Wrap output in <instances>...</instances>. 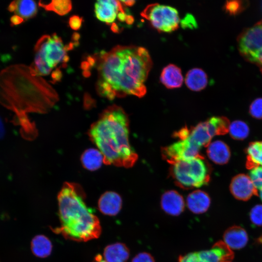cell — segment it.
Segmentation results:
<instances>
[{
    "instance_id": "obj_44",
    "label": "cell",
    "mask_w": 262,
    "mask_h": 262,
    "mask_svg": "<svg viewBox=\"0 0 262 262\" xmlns=\"http://www.w3.org/2000/svg\"><path fill=\"white\" fill-rule=\"evenodd\" d=\"M95 259L96 262H107L105 260L102 259V257L100 254H98L96 255Z\"/></svg>"
},
{
    "instance_id": "obj_47",
    "label": "cell",
    "mask_w": 262,
    "mask_h": 262,
    "mask_svg": "<svg viewBox=\"0 0 262 262\" xmlns=\"http://www.w3.org/2000/svg\"><path fill=\"white\" fill-rule=\"evenodd\" d=\"M260 196L261 197V200H262V190H260Z\"/></svg>"
},
{
    "instance_id": "obj_21",
    "label": "cell",
    "mask_w": 262,
    "mask_h": 262,
    "mask_svg": "<svg viewBox=\"0 0 262 262\" xmlns=\"http://www.w3.org/2000/svg\"><path fill=\"white\" fill-rule=\"evenodd\" d=\"M129 256L128 247L119 242L106 246L103 251L104 258L107 262H127Z\"/></svg>"
},
{
    "instance_id": "obj_19",
    "label": "cell",
    "mask_w": 262,
    "mask_h": 262,
    "mask_svg": "<svg viewBox=\"0 0 262 262\" xmlns=\"http://www.w3.org/2000/svg\"><path fill=\"white\" fill-rule=\"evenodd\" d=\"M207 154L213 163L218 164H227L230 157L229 146L221 140L211 142L207 147Z\"/></svg>"
},
{
    "instance_id": "obj_16",
    "label": "cell",
    "mask_w": 262,
    "mask_h": 262,
    "mask_svg": "<svg viewBox=\"0 0 262 262\" xmlns=\"http://www.w3.org/2000/svg\"><path fill=\"white\" fill-rule=\"evenodd\" d=\"M223 239V242L233 249L244 247L248 240L246 231L239 226H233L228 228L224 233Z\"/></svg>"
},
{
    "instance_id": "obj_29",
    "label": "cell",
    "mask_w": 262,
    "mask_h": 262,
    "mask_svg": "<svg viewBox=\"0 0 262 262\" xmlns=\"http://www.w3.org/2000/svg\"><path fill=\"white\" fill-rule=\"evenodd\" d=\"M97 87L98 93L100 96L106 97L110 100H113L116 97L115 92L107 82L99 80Z\"/></svg>"
},
{
    "instance_id": "obj_43",
    "label": "cell",
    "mask_w": 262,
    "mask_h": 262,
    "mask_svg": "<svg viewBox=\"0 0 262 262\" xmlns=\"http://www.w3.org/2000/svg\"><path fill=\"white\" fill-rule=\"evenodd\" d=\"M125 21L127 24H131L134 21L133 17L131 16L127 15Z\"/></svg>"
},
{
    "instance_id": "obj_30",
    "label": "cell",
    "mask_w": 262,
    "mask_h": 262,
    "mask_svg": "<svg viewBox=\"0 0 262 262\" xmlns=\"http://www.w3.org/2000/svg\"><path fill=\"white\" fill-rule=\"evenodd\" d=\"M249 178L257 189L262 190V166H258L250 169Z\"/></svg>"
},
{
    "instance_id": "obj_37",
    "label": "cell",
    "mask_w": 262,
    "mask_h": 262,
    "mask_svg": "<svg viewBox=\"0 0 262 262\" xmlns=\"http://www.w3.org/2000/svg\"><path fill=\"white\" fill-rule=\"evenodd\" d=\"M97 58L94 56L88 55L87 57V61L91 67L95 66Z\"/></svg>"
},
{
    "instance_id": "obj_23",
    "label": "cell",
    "mask_w": 262,
    "mask_h": 262,
    "mask_svg": "<svg viewBox=\"0 0 262 262\" xmlns=\"http://www.w3.org/2000/svg\"><path fill=\"white\" fill-rule=\"evenodd\" d=\"M81 161L84 168L89 171H95L104 163V158L98 149L90 148L83 152Z\"/></svg>"
},
{
    "instance_id": "obj_2",
    "label": "cell",
    "mask_w": 262,
    "mask_h": 262,
    "mask_svg": "<svg viewBox=\"0 0 262 262\" xmlns=\"http://www.w3.org/2000/svg\"><path fill=\"white\" fill-rule=\"evenodd\" d=\"M48 86L43 79L32 75L29 67L22 64L9 66L0 72V103L15 113L24 126L34 128L27 113H44L53 105L56 101L45 95L58 98L45 94V87Z\"/></svg>"
},
{
    "instance_id": "obj_6",
    "label": "cell",
    "mask_w": 262,
    "mask_h": 262,
    "mask_svg": "<svg viewBox=\"0 0 262 262\" xmlns=\"http://www.w3.org/2000/svg\"><path fill=\"white\" fill-rule=\"evenodd\" d=\"M169 170L175 184L183 189L200 187L210 180L211 167L201 155L172 164Z\"/></svg>"
},
{
    "instance_id": "obj_38",
    "label": "cell",
    "mask_w": 262,
    "mask_h": 262,
    "mask_svg": "<svg viewBox=\"0 0 262 262\" xmlns=\"http://www.w3.org/2000/svg\"><path fill=\"white\" fill-rule=\"evenodd\" d=\"M90 67H91V66H90L89 64L87 62V61H84L81 63V68L83 71L89 70Z\"/></svg>"
},
{
    "instance_id": "obj_10",
    "label": "cell",
    "mask_w": 262,
    "mask_h": 262,
    "mask_svg": "<svg viewBox=\"0 0 262 262\" xmlns=\"http://www.w3.org/2000/svg\"><path fill=\"white\" fill-rule=\"evenodd\" d=\"M229 189L236 199L243 201L249 199L253 196H258L257 189L249 177L244 174L234 176L231 180Z\"/></svg>"
},
{
    "instance_id": "obj_8",
    "label": "cell",
    "mask_w": 262,
    "mask_h": 262,
    "mask_svg": "<svg viewBox=\"0 0 262 262\" xmlns=\"http://www.w3.org/2000/svg\"><path fill=\"white\" fill-rule=\"evenodd\" d=\"M158 31L170 33L177 30L180 19L178 11L170 6L152 3L148 5L141 13Z\"/></svg>"
},
{
    "instance_id": "obj_17",
    "label": "cell",
    "mask_w": 262,
    "mask_h": 262,
    "mask_svg": "<svg viewBox=\"0 0 262 262\" xmlns=\"http://www.w3.org/2000/svg\"><path fill=\"white\" fill-rule=\"evenodd\" d=\"M211 204L209 195L201 190H195L190 193L186 198V205L193 213L202 214L205 213Z\"/></svg>"
},
{
    "instance_id": "obj_4",
    "label": "cell",
    "mask_w": 262,
    "mask_h": 262,
    "mask_svg": "<svg viewBox=\"0 0 262 262\" xmlns=\"http://www.w3.org/2000/svg\"><path fill=\"white\" fill-rule=\"evenodd\" d=\"M82 187L65 182L57 196L60 226L52 230L66 239L86 242L98 238L101 232L100 222L94 210L86 204Z\"/></svg>"
},
{
    "instance_id": "obj_12",
    "label": "cell",
    "mask_w": 262,
    "mask_h": 262,
    "mask_svg": "<svg viewBox=\"0 0 262 262\" xmlns=\"http://www.w3.org/2000/svg\"><path fill=\"white\" fill-rule=\"evenodd\" d=\"M203 262H231L234 253L223 241L215 243L209 250L198 251Z\"/></svg>"
},
{
    "instance_id": "obj_1",
    "label": "cell",
    "mask_w": 262,
    "mask_h": 262,
    "mask_svg": "<svg viewBox=\"0 0 262 262\" xmlns=\"http://www.w3.org/2000/svg\"><path fill=\"white\" fill-rule=\"evenodd\" d=\"M98 64L101 80L111 85L116 97L133 95L141 98L146 94L145 82L152 61L145 48L118 45L108 52L101 51Z\"/></svg>"
},
{
    "instance_id": "obj_39",
    "label": "cell",
    "mask_w": 262,
    "mask_h": 262,
    "mask_svg": "<svg viewBox=\"0 0 262 262\" xmlns=\"http://www.w3.org/2000/svg\"><path fill=\"white\" fill-rule=\"evenodd\" d=\"M127 16V15L125 14V13H122V12L118 13L117 16V17L118 20L121 22H123L124 21H126Z\"/></svg>"
},
{
    "instance_id": "obj_14",
    "label": "cell",
    "mask_w": 262,
    "mask_h": 262,
    "mask_svg": "<svg viewBox=\"0 0 262 262\" xmlns=\"http://www.w3.org/2000/svg\"><path fill=\"white\" fill-rule=\"evenodd\" d=\"M66 55L62 39L56 33H53L50 36L46 48V60L47 64L52 68L60 62H63Z\"/></svg>"
},
{
    "instance_id": "obj_40",
    "label": "cell",
    "mask_w": 262,
    "mask_h": 262,
    "mask_svg": "<svg viewBox=\"0 0 262 262\" xmlns=\"http://www.w3.org/2000/svg\"><path fill=\"white\" fill-rule=\"evenodd\" d=\"M80 38V34L77 32H74L72 35V40L73 42H78Z\"/></svg>"
},
{
    "instance_id": "obj_15",
    "label": "cell",
    "mask_w": 262,
    "mask_h": 262,
    "mask_svg": "<svg viewBox=\"0 0 262 262\" xmlns=\"http://www.w3.org/2000/svg\"><path fill=\"white\" fill-rule=\"evenodd\" d=\"M122 200L120 196L113 191H107L99 197L98 206L99 211L105 215L115 216L120 211Z\"/></svg>"
},
{
    "instance_id": "obj_45",
    "label": "cell",
    "mask_w": 262,
    "mask_h": 262,
    "mask_svg": "<svg viewBox=\"0 0 262 262\" xmlns=\"http://www.w3.org/2000/svg\"><path fill=\"white\" fill-rule=\"evenodd\" d=\"M121 1L122 3H123V4L129 6H132L135 2V1L134 0H121Z\"/></svg>"
},
{
    "instance_id": "obj_5",
    "label": "cell",
    "mask_w": 262,
    "mask_h": 262,
    "mask_svg": "<svg viewBox=\"0 0 262 262\" xmlns=\"http://www.w3.org/2000/svg\"><path fill=\"white\" fill-rule=\"evenodd\" d=\"M229 120L224 116H213L191 128L182 140L162 148V157L170 164L199 156L200 149L207 147L212 138L229 131Z\"/></svg>"
},
{
    "instance_id": "obj_31",
    "label": "cell",
    "mask_w": 262,
    "mask_h": 262,
    "mask_svg": "<svg viewBox=\"0 0 262 262\" xmlns=\"http://www.w3.org/2000/svg\"><path fill=\"white\" fill-rule=\"evenodd\" d=\"M249 112L254 118L258 119H262V98L255 99L251 103Z\"/></svg>"
},
{
    "instance_id": "obj_13",
    "label": "cell",
    "mask_w": 262,
    "mask_h": 262,
    "mask_svg": "<svg viewBox=\"0 0 262 262\" xmlns=\"http://www.w3.org/2000/svg\"><path fill=\"white\" fill-rule=\"evenodd\" d=\"M162 209L167 214L178 216L184 211L185 202L182 196L175 190L165 192L161 199Z\"/></svg>"
},
{
    "instance_id": "obj_33",
    "label": "cell",
    "mask_w": 262,
    "mask_h": 262,
    "mask_svg": "<svg viewBox=\"0 0 262 262\" xmlns=\"http://www.w3.org/2000/svg\"><path fill=\"white\" fill-rule=\"evenodd\" d=\"M178 262H203L200 259L198 252H190L183 255H180L178 259Z\"/></svg>"
},
{
    "instance_id": "obj_41",
    "label": "cell",
    "mask_w": 262,
    "mask_h": 262,
    "mask_svg": "<svg viewBox=\"0 0 262 262\" xmlns=\"http://www.w3.org/2000/svg\"><path fill=\"white\" fill-rule=\"evenodd\" d=\"M111 31L115 33H118L119 31V28L116 23L113 22L112 23L111 27Z\"/></svg>"
},
{
    "instance_id": "obj_25",
    "label": "cell",
    "mask_w": 262,
    "mask_h": 262,
    "mask_svg": "<svg viewBox=\"0 0 262 262\" xmlns=\"http://www.w3.org/2000/svg\"><path fill=\"white\" fill-rule=\"evenodd\" d=\"M246 167L251 169L258 166H262V141L252 142L246 149Z\"/></svg>"
},
{
    "instance_id": "obj_32",
    "label": "cell",
    "mask_w": 262,
    "mask_h": 262,
    "mask_svg": "<svg viewBox=\"0 0 262 262\" xmlns=\"http://www.w3.org/2000/svg\"><path fill=\"white\" fill-rule=\"evenodd\" d=\"M250 218L255 225L262 226V205H257L251 209Z\"/></svg>"
},
{
    "instance_id": "obj_22",
    "label": "cell",
    "mask_w": 262,
    "mask_h": 262,
    "mask_svg": "<svg viewBox=\"0 0 262 262\" xmlns=\"http://www.w3.org/2000/svg\"><path fill=\"white\" fill-rule=\"evenodd\" d=\"M185 82L190 90L199 91L204 89L207 86L208 78L206 73L202 69L195 68L187 72Z\"/></svg>"
},
{
    "instance_id": "obj_3",
    "label": "cell",
    "mask_w": 262,
    "mask_h": 262,
    "mask_svg": "<svg viewBox=\"0 0 262 262\" xmlns=\"http://www.w3.org/2000/svg\"><path fill=\"white\" fill-rule=\"evenodd\" d=\"M88 134L105 164L129 168L137 161L138 155L129 142L128 116L121 107L113 105L105 109Z\"/></svg>"
},
{
    "instance_id": "obj_11",
    "label": "cell",
    "mask_w": 262,
    "mask_h": 262,
    "mask_svg": "<svg viewBox=\"0 0 262 262\" xmlns=\"http://www.w3.org/2000/svg\"><path fill=\"white\" fill-rule=\"evenodd\" d=\"M96 17L107 24L113 23L119 12L125 13L121 1L100 0L95 4Z\"/></svg>"
},
{
    "instance_id": "obj_24",
    "label": "cell",
    "mask_w": 262,
    "mask_h": 262,
    "mask_svg": "<svg viewBox=\"0 0 262 262\" xmlns=\"http://www.w3.org/2000/svg\"><path fill=\"white\" fill-rule=\"evenodd\" d=\"M31 247L34 255L44 258L50 255L52 244L47 236L44 235H37L33 238Z\"/></svg>"
},
{
    "instance_id": "obj_7",
    "label": "cell",
    "mask_w": 262,
    "mask_h": 262,
    "mask_svg": "<svg viewBox=\"0 0 262 262\" xmlns=\"http://www.w3.org/2000/svg\"><path fill=\"white\" fill-rule=\"evenodd\" d=\"M238 44L243 57L258 66L262 73V20L244 31Z\"/></svg>"
},
{
    "instance_id": "obj_35",
    "label": "cell",
    "mask_w": 262,
    "mask_h": 262,
    "mask_svg": "<svg viewBox=\"0 0 262 262\" xmlns=\"http://www.w3.org/2000/svg\"><path fill=\"white\" fill-rule=\"evenodd\" d=\"M83 20L82 17L74 15L69 18L68 24L72 30L77 31L81 28Z\"/></svg>"
},
{
    "instance_id": "obj_9",
    "label": "cell",
    "mask_w": 262,
    "mask_h": 262,
    "mask_svg": "<svg viewBox=\"0 0 262 262\" xmlns=\"http://www.w3.org/2000/svg\"><path fill=\"white\" fill-rule=\"evenodd\" d=\"M50 36L44 35L36 43L34 47L35 56L33 62L29 67L33 76H46L51 71L46 60V48Z\"/></svg>"
},
{
    "instance_id": "obj_36",
    "label": "cell",
    "mask_w": 262,
    "mask_h": 262,
    "mask_svg": "<svg viewBox=\"0 0 262 262\" xmlns=\"http://www.w3.org/2000/svg\"><path fill=\"white\" fill-rule=\"evenodd\" d=\"M62 72L60 68H57L55 70L52 71L51 73V78L52 82L55 83L60 82L62 78Z\"/></svg>"
},
{
    "instance_id": "obj_34",
    "label": "cell",
    "mask_w": 262,
    "mask_h": 262,
    "mask_svg": "<svg viewBox=\"0 0 262 262\" xmlns=\"http://www.w3.org/2000/svg\"><path fill=\"white\" fill-rule=\"evenodd\" d=\"M131 262H155L153 256L147 252H140L137 254Z\"/></svg>"
},
{
    "instance_id": "obj_46",
    "label": "cell",
    "mask_w": 262,
    "mask_h": 262,
    "mask_svg": "<svg viewBox=\"0 0 262 262\" xmlns=\"http://www.w3.org/2000/svg\"><path fill=\"white\" fill-rule=\"evenodd\" d=\"M91 72L90 70L83 71L82 75L85 78H88L91 76Z\"/></svg>"
},
{
    "instance_id": "obj_42",
    "label": "cell",
    "mask_w": 262,
    "mask_h": 262,
    "mask_svg": "<svg viewBox=\"0 0 262 262\" xmlns=\"http://www.w3.org/2000/svg\"><path fill=\"white\" fill-rule=\"evenodd\" d=\"M5 130L2 120L0 117V138H1L4 135Z\"/></svg>"
},
{
    "instance_id": "obj_20",
    "label": "cell",
    "mask_w": 262,
    "mask_h": 262,
    "mask_svg": "<svg viewBox=\"0 0 262 262\" xmlns=\"http://www.w3.org/2000/svg\"><path fill=\"white\" fill-rule=\"evenodd\" d=\"M160 80L162 83L168 89L180 87L183 79L180 69L173 64H169L163 69Z\"/></svg>"
},
{
    "instance_id": "obj_26",
    "label": "cell",
    "mask_w": 262,
    "mask_h": 262,
    "mask_svg": "<svg viewBox=\"0 0 262 262\" xmlns=\"http://www.w3.org/2000/svg\"><path fill=\"white\" fill-rule=\"evenodd\" d=\"M38 4L46 10L54 12L60 16L67 14L72 9V3L69 0H52L49 3L39 1Z\"/></svg>"
},
{
    "instance_id": "obj_28",
    "label": "cell",
    "mask_w": 262,
    "mask_h": 262,
    "mask_svg": "<svg viewBox=\"0 0 262 262\" xmlns=\"http://www.w3.org/2000/svg\"><path fill=\"white\" fill-rule=\"evenodd\" d=\"M246 1L242 0L227 1L224 8L231 16H235L242 12L246 7Z\"/></svg>"
},
{
    "instance_id": "obj_27",
    "label": "cell",
    "mask_w": 262,
    "mask_h": 262,
    "mask_svg": "<svg viewBox=\"0 0 262 262\" xmlns=\"http://www.w3.org/2000/svg\"><path fill=\"white\" fill-rule=\"evenodd\" d=\"M232 138L237 140L246 139L249 133V128L247 124L241 120H235L230 124L229 131Z\"/></svg>"
},
{
    "instance_id": "obj_18",
    "label": "cell",
    "mask_w": 262,
    "mask_h": 262,
    "mask_svg": "<svg viewBox=\"0 0 262 262\" xmlns=\"http://www.w3.org/2000/svg\"><path fill=\"white\" fill-rule=\"evenodd\" d=\"M9 12L14 13L24 21L34 17L37 14L36 2L31 0H17L12 1L8 6Z\"/></svg>"
}]
</instances>
